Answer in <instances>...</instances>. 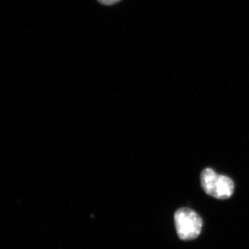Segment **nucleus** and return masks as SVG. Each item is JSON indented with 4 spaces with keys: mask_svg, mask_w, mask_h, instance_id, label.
I'll list each match as a JSON object with an SVG mask.
<instances>
[{
    "mask_svg": "<svg viewBox=\"0 0 249 249\" xmlns=\"http://www.w3.org/2000/svg\"><path fill=\"white\" fill-rule=\"evenodd\" d=\"M121 0H98L100 4L106 5V6H111L117 4Z\"/></svg>",
    "mask_w": 249,
    "mask_h": 249,
    "instance_id": "nucleus-4",
    "label": "nucleus"
},
{
    "mask_svg": "<svg viewBox=\"0 0 249 249\" xmlns=\"http://www.w3.org/2000/svg\"><path fill=\"white\" fill-rule=\"evenodd\" d=\"M218 176L217 173L212 168H206L201 173V185L205 193L209 196H212L213 193L214 185L217 181Z\"/></svg>",
    "mask_w": 249,
    "mask_h": 249,
    "instance_id": "nucleus-3",
    "label": "nucleus"
},
{
    "mask_svg": "<svg viewBox=\"0 0 249 249\" xmlns=\"http://www.w3.org/2000/svg\"><path fill=\"white\" fill-rule=\"evenodd\" d=\"M234 187L231 178L225 175H219L212 196L218 199H229L233 194Z\"/></svg>",
    "mask_w": 249,
    "mask_h": 249,
    "instance_id": "nucleus-2",
    "label": "nucleus"
},
{
    "mask_svg": "<svg viewBox=\"0 0 249 249\" xmlns=\"http://www.w3.org/2000/svg\"><path fill=\"white\" fill-rule=\"evenodd\" d=\"M177 232L181 240H195L199 235L203 221L196 211L187 208L178 209L175 214Z\"/></svg>",
    "mask_w": 249,
    "mask_h": 249,
    "instance_id": "nucleus-1",
    "label": "nucleus"
}]
</instances>
